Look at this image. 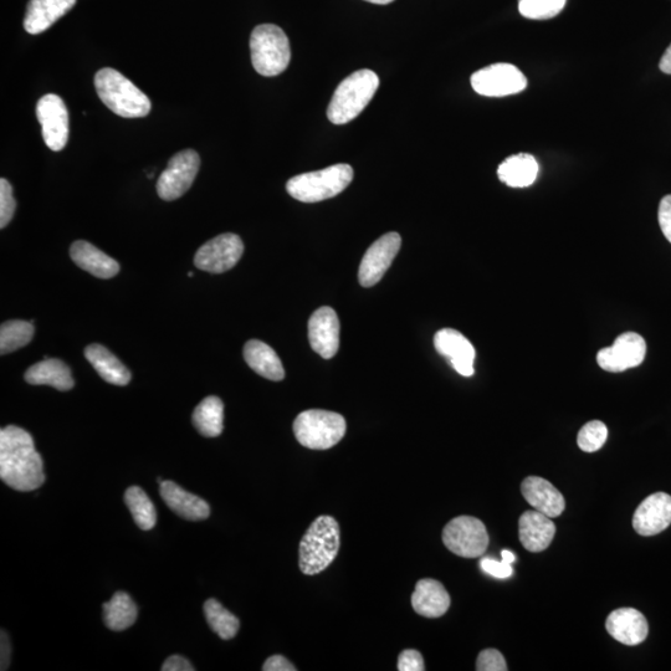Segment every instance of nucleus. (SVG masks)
Instances as JSON below:
<instances>
[{
  "label": "nucleus",
  "mask_w": 671,
  "mask_h": 671,
  "mask_svg": "<svg viewBox=\"0 0 671 671\" xmlns=\"http://www.w3.org/2000/svg\"><path fill=\"white\" fill-rule=\"evenodd\" d=\"M0 479L17 491H34L45 483L42 455L27 430L9 425L0 430Z\"/></svg>",
  "instance_id": "1"
},
{
  "label": "nucleus",
  "mask_w": 671,
  "mask_h": 671,
  "mask_svg": "<svg viewBox=\"0 0 671 671\" xmlns=\"http://www.w3.org/2000/svg\"><path fill=\"white\" fill-rule=\"evenodd\" d=\"M95 87L101 101L115 115L125 119H141L151 112V101L145 92L115 69L97 71Z\"/></svg>",
  "instance_id": "2"
},
{
  "label": "nucleus",
  "mask_w": 671,
  "mask_h": 671,
  "mask_svg": "<svg viewBox=\"0 0 671 671\" xmlns=\"http://www.w3.org/2000/svg\"><path fill=\"white\" fill-rule=\"evenodd\" d=\"M340 550V526L331 516H320L312 522L300 544V570L306 576L324 572L335 561Z\"/></svg>",
  "instance_id": "3"
},
{
  "label": "nucleus",
  "mask_w": 671,
  "mask_h": 671,
  "mask_svg": "<svg viewBox=\"0 0 671 671\" xmlns=\"http://www.w3.org/2000/svg\"><path fill=\"white\" fill-rule=\"evenodd\" d=\"M379 87V78L372 70H358L338 85L327 109V117L335 125L355 120L370 104Z\"/></svg>",
  "instance_id": "4"
},
{
  "label": "nucleus",
  "mask_w": 671,
  "mask_h": 671,
  "mask_svg": "<svg viewBox=\"0 0 671 671\" xmlns=\"http://www.w3.org/2000/svg\"><path fill=\"white\" fill-rule=\"evenodd\" d=\"M353 168L346 163L321 169V171L302 173L290 179L286 191L296 201L317 203L334 198L350 186Z\"/></svg>",
  "instance_id": "5"
},
{
  "label": "nucleus",
  "mask_w": 671,
  "mask_h": 671,
  "mask_svg": "<svg viewBox=\"0 0 671 671\" xmlns=\"http://www.w3.org/2000/svg\"><path fill=\"white\" fill-rule=\"evenodd\" d=\"M250 51L256 73L266 78L284 73L290 64L289 38L278 25H258L250 37Z\"/></svg>",
  "instance_id": "6"
},
{
  "label": "nucleus",
  "mask_w": 671,
  "mask_h": 671,
  "mask_svg": "<svg viewBox=\"0 0 671 671\" xmlns=\"http://www.w3.org/2000/svg\"><path fill=\"white\" fill-rule=\"evenodd\" d=\"M346 429V420L341 414L321 409L302 412L294 422L297 442L312 450L335 447L345 437Z\"/></svg>",
  "instance_id": "7"
},
{
  "label": "nucleus",
  "mask_w": 671,
  "mask_h": 671,
  "mask_svg": "<svg viewBox=\"0 0 671 671\" xmlns=\"http://www.w3.org/2000/svg\"><path fill=\"white\" fill-rule=\"evenodd\" d=\"M443 542L449 551L464 558L484 555L489 546V534L479 519L473 516L455 517L443 530Z\"/></svg>",
  "instance_id": "8"
},
{
  "label": "nucleus",
  "mask_w": 671,
  "mask_h": 671,
  "mask_svg": "<svg viewBox=\"0 0 671 671\" xmlns=\"http://www.w3.org/2000/svg\"><path fill=\"white\" fill-rule=\"evenodd\" d=\"M199 167H201V158L196 151L178 152L169 160L167 168L158 178V196L167 202L181 198L192 187Z\"/></svg>",
  "instance_id": "9"
},
{
  "label": "nucleus",
  "mask_w": 671,
  "mask_h": 671,
  "mask_svg": "<svg viewBox=\"0 0 671 671\" xmlns=\"http://www.w3.org/2000/svg\"><path fill=\"white\" fill-rule=\"evenodd\" d=\"M475 92L486 97H505L520 94L527 87L524 73L515 65L499 63L486 66L471 75Z\"/></svg>",
  "instance_id": "10"
},
{
  "label": "nucleus",
  "mask_w": 671,
  "mask_h": 671,
  "mask_svg": "<svg viewBox=\"0 0 671 671\" xmlns=\"http://www.w3.org/2000/svg\"><path fill=\"white\" fill-rule=\"evenodd\" d=\"M243 253V240L237 234H222L198 249L194 264L207 273L222 274L233 269Z\"/></svg>",
  "instance_id": "11"
},
{
  "label": "nucleus",
  "mask_w": 671,
  "mask_h": 671,
  "mask_svg": "<svg viewBox=\"0 0 671 671\" xmlns=\"http://www.w3.org/2000/svg\"><path fill=\"white\" fill-rule=\"evenodd\" d=\"M37 117L45 145L54 152L64 150L69 140V112L64 100L55 94L43 96L37 105Z\"/></svg>",
  "instance_id": "12"
},
{
  "label": "nucleus",
  "mask_w": 671,
  "mask_h": 671,
  "mask_svg": "<svg viewBox=\"0 0 671 671\" xmlns=\"http://www.w3.org/2000/svg\"><path fill=\"white\" fill-rule=\"evenodd\" d=\"M647 355V342L635 332H626L611 347L598 352L597 362L602 370L619 373L642 365Z\"/></svg>",
  "instance_id": "13"
},
{
  "label": "nucleus",
  "mask_w": 671,
  "mask_h": 671,
  "mask_svg": "<svg viewBox=\"0 0 671 671\" xmlns=\"http://www.w3.org/2000/svg\"><path fill=\"white\" fill-rule=\"evenodd\" d=\"M402 238L398 233L384 234L367 250L361 261L358 280L365 288H371L382 280L389 266L401 249Z\"/></svg>",
  "instance_id": "14"
},
{
  "label": "nucleus",
  "mask_w": 671,
  "mask_h": 671,
  "mask_svg": "<svg viewBox=\"0 0 671 671\" xmlns=\"http://www.w3.org/2000/svg\"><path fill=\"white\" fill-rule=\"evenodd\" d=\"M309 341L312 350L325 360L336 356L340 347V321L331 307H321L309 321Z\"/></svg>",
  "instance_id": "15"
},
{
  "label": "nucleus",
  "mask_w": 671,
  "mask_h": 671,
  "mask_svg": "<svg viewBox=\"0 0 671 671\" xmlns=\"http://www.w3.org/2000/svg\"><path fill=\"white\" fill-rule=\"evenodd\" d=\"M435 350L448 358L455 371L464 377H471L475 373V348L471 342L459 331L443 329L434 336Z\"/></svg>",
  "instance_id": "16"
},
{
  "label": "nucleus",
  "mask_w": 671,
  "mask_h": 671,
  "mask_svg": "<svg viewBox=\"0 0 671 671\" xmlns=\"http://www.w3.org/2000/svg\"><path fill=\"white\" fill-rule=\"evenodd\" d=\"M671 524V496L657 493L648 496L634 512L633 527L640 536H654Z\"/></svg>",
  "instance_id": "17"
},
{
  "label": "nucleus",
  "mask_w": 671,
  "mask_h": 671,
  "mask_svg": "<svg viewBox=\"0 0 671 671\" xmlns=\"http://www.w3.org/2000/svg\"><path fill=\"white\" fill-rule=\"evenodd\" d=\"M606 628L614 639L628 647L643 643L649 633L647 619L634 608H621L609 614Z\"/></svg>",
  "instance_id": "18"
},
{
  "label": "nucleus",
  "mask_w": 671,
  "mask_h": 671,
  "mask_svg": "<svg viewBox=\"0 0 671 671\" xmlns=\"http://www.w3.org/2000/svg\"><path fill=\"white\" fill-rule=\"evenodd\" d=\"M522 495L536 511L548 517H558L565 511L566 501L563 495L540 476H529L521 485Z\"/></svg>",
  "instance_id": "19"
},
{
  "label": "nucleus",
  "mask_w": 671,
  "mask_h": 671,
  "mask_svg": "<svg viewBox=\"0 0 671 671\" xmlns=\"http://www.w3.org/2000/svg\"><path fill=\"white\" fill-rule=\"evenodd\" d=\"M76 0H29L24 18L25 32L38 35L48 30L75 7Z\"/></svg>",
  "instance_id": "20"
},
{
  "label": "nucleus",
  "mask_w": 671,
  "mask_h": 671,
  "mask_svg": "<svg viewBox=\"0 0 671 671\" xmlns=\"http://www.w3.org/2000/svg\"><path fill=\"white\" fill-rule=\"evenodd\" d=\"M556 535V526L551 517L539 511H526L519 521V536L522 546L530 552H542L550 547Z\"/></svg>",
  "instance_id": "21"
},
{
  "label": "nucleus",
  "mask_w": 671,
  "mask_h": 671,
  "mask_svg": "<svg viewBox=\"0 0 671 671\" xmlns=\"http://www.w3.org/2000/svg\"><path fill=\"white\" fill-rule=\"evenodd\" d=\"M160 493L169 509L184 520L201 521L208 519L210 515L207 501L188 493L173 481H162Z\"/></svg>",
  "instance_id": "22"
},
{
  "label": "nucleus",
  "mask_w": 671,
  "mask_h": 671,
  "mask_svg": "<svg viewBox=\"0 0 671 671\" xmlns=\"http://www.w3.org/2000/svg\"><path fill=\"white\" fill-rule=\"evenodd\" d=\"M70 256L79 268L96 278L111 279L119 274V263L85 240H78L71 245Z\"/></svg>",
  "instance_id": "23"
},
{
  "label": "nucleus",
  "mask_w": 671,
  "mask_h": 671,
  "mask_svg": "<svg viewBox=\"0 0 671 671\" xmlns=\"http://www.w3.org/2000/svg\"><path fill=\"white\" fill-rule=\"evenodd\" d=\"M412 606L419 616L443 617L450 607V596L442 583L424 578L417 583L416 591L412 594Z\"/></svg>",
  "instance_id": "24"
},
{
  "label": "nucleus",
  "mask_w": 671,
  "mask_h": 671,
  "mask_svg": "<svg viewBox=\"0 0 671 671\" xmlns=\"http://www.w3.org/2000/svg\"><path fill=\"white\" fill-rule=\"evenodd\" d=\"M24 378L34 386H50L63 392L70 391L75 384L70 368L63 361L48 357L30 367Z\"/></svg>",
  "instance_id": "25"
},
{
  "label": "nucleus",
  "mask_w": 671,
  "mask_h": 671,
  "mask_svg": "<svg viewBox=\"0 0 671 671\" xmlns=\"http://www.w3.org/2000/svg\"><path fill=\"white\" fill-rule=\"evenodd\" d=\"M244 358L248 366L259 376L270 381H283L285 370L276 352L266 343L252 340L244 347Z\"/></svg>",
  "instance_id": "26"
},
{
  "label": "nucleus",
  "mask_w": 671,
  "mask_h": 671,
  "mask_svg": "<svg viewBox=\"0 0 671 671\" xmlns=\"http://www.w3.org/2000/svg\"><path fill=\"white\" fill-rule=\"evenodd\" d=\"M85 357L107 383L115 384V386H127L130 383V371L106 347L97 345V343L87 346Z\"/></svg>",
  "instance_id": "27"
},
{
  "label": "nucleus",
  "mask_w": 671,
  "mask_h": 671,
  "mask_svg": "<svg viewBox=\"0 0 671 671\" xmlns=\"http://www.w3.org/2000/svg\"><path fill=\"white\" fill-rule=\"evenodd\" d=\"M498 176L501 182L511 188L530 187L539 176V163L529 153H519L501 163Z\"/></svg>",
  "instance_id": "28"
},
{
  "label": "nucleus",
  "mask_w": 671,
  "mask_h": 671,
  "mask_svg": "<svg viewBox=\"0 0 671 671\" xmlns=\"http://www.w3.org/2000/svg\"><path fill=\"white\" fill-rule=\"evenodd\" d=\"M193 424L207 438L219 437L224 429V404L218 397L203 399L193 412Z\"/></svg>",
  "instance_id": "29"
},
{
  "label": "nucleus",
  "mask_w": 671,
  "mask_h": 671,
  "mask_svg": "<svg viewBox=\"0 0 671 671\" xmlns=\"http://www.w3.org/2000/svg\"><path fill=\"white\" fill-rule=\"evenodd\" d=\"M137 606L125 592H117L104 604V622L107 628L121 632L137 621Z\"/></svg>",
  "instance_id": "30"
},
{
  "label": "nucleus",
  "mask_w": 671,
  "mask_h": 671,
  "mask_svg": "<svg viewBox=\"0 0 671 671\" xmlns=\"http://www.w3.org/2000/svg\"><path fill=\"white\" fill-rule=\"evenodd\" d=\"M125 501L130 509L133 520L140 529L148 531L156 526L157 512L148 495L138 486H131L126 491Z\"/></svg>",
  "instance_id": "31"
},
{
  "label": "nucleus",
  "mask_w": 671,
  "mask_h": 671,
  "mask_svg": "<svg viewBox=\"0 0 671 671\" xmlns=\"http://www.w3.org/2000/svg\"><path fill=\"white\" fill-rule=\"evenodd\" d=\"M34 321L13 320L0 327V353L8 355L28 345L34 337Z\"/></svg>",
  "instance_id": "32"
},
{
  "label": "nucleus",
  "mask_w": 671,
  "mask_h": 671,
  "mask_svg": "<svg viewBox=\"0 0 671 671\" xmlns=\"http://www.w3.org/2000/svg\"><path fill=\"white\" fill-rule=\"evenodd\" d=\"M209 627L224 640L233 639L237 635L240 623L239 619L225 609L217 599H208L204 604Z\"/></svg>",
  "instance_id": "33"
},
{
  "label": "nucleus",
  "mask_w": 671,
  "mask_h": 671,
  "mask_svg": "<svg viewBox=\"0 0 671 671\" xmlns=\"http://www.w3.org/2000/svg\"><path fill=\"white\" fill-rule=\"evenodd\" d=\"M567 0H520L519 12L531 20H548L557 17L566 7Z\"/></svg>",
  "instance_id": "34"
},
{
  "label": "nucleus",
  "mask_w": 671,
  "mask_h": 671,
  "mask_svg": "<svg viewBox=\"0 0 671 671\" xmlns=\"http://www.w3.org/2000/svg\"><path fill=\"white\" fill-rule=\"evenodd\" d=\"M607 438V425L601 420H592V422L583 425L580 433H578L577 443L583 452L594 453L606 444Z\"/></svg>",
  "instance_id": "35"
},
{
  "label": "nucleus",
  "mask_w": 671,
  "mask_h": 671,
  "mask_svg": "<svg viewBox=\"0 0 671 671\" xmlns=\"http://www.w3.org/2000/svg\"><path fill=\"white\" fill-rule=\"evenodd\" d=\"M17 202L13 196L12 184L7 179H0V228L4 229L13 219Z\"/></svg>",
  "instance_id": "36"
},
{
  "label": "nucleus",
  "mask_w": 671,
  "mask_h": 671,
  "mask_svg": "<svg viewBox=\"0 0 671 671\" xmlns=\"http://www.w3.org/2000/svg\"><path fill=\"white\" fill-rule=\"evenodd\" d=\"M478 671H507L504 655L496 649H485L476 662Z\"/></svg>",
  "instance_id": "37"
},
{
  "label": "nucleus",
  "mask_w": 671,
  "mask_h": 671,
  "mask_svg": "<svg viewBox=\"0 0 671 671\" xmlns=\"http://www.w3.org/2000/svg\"><path fill=\"white\" fill-rule=\"evenodd\" d=\"M480 567L481 570H483L485 573H488V575L495 578H501V580H504V578H510L512 575H514V570H512L511 563H507L504 560L496 561L494 558L485 557L480 561Z\"/></svg>",
  "instance_id": "38"
},
{
  "label": "nucleus",
  "mask_w": 671,
  "mask_h": 671,
  "mask_svg": "<svg viewBox=\"0 0 671 671\" xmlns=\"http://www.w3.org/2000/svg\"><path fill=\"white\" fill-rule=\"evenodd\" d=\"M399 671H423L425 670L424 659L418 650L407 649L399 655Z\"/></svg>",
  "instance_id": "39"
},
{
  "label": "nucleus",
  "mask_w": 671,
  "mask_h": 671,
  "mask_svg": "<svg viewBox=\"0 0 671 671\" xmlns=\"http://www.w3.org/2000/svg\"><path fill=\"white\" fill-rule=\"evenodd\" d=\"M658 219L664 237L671 243V194L665 196L660 202Z\"/></svg>",
  "instance_id": "40"
},
{
  "label": "nucleus",
  "mask_w": 671,
  "mask_h": 671,
  "mask_svg": "<svg viewBox=\"0 0 671 671\" xmlns=\"http://www.w3.org/2000/svg\"><path fill=\"white\" fill-rule=\"evenodd\" d=\"M264 671H296L297 668L293 663H290L288 659L283 657V655H273L264 663Z\"/></svg>",
  "instance_id": "41"
},
{
  "label": "nucleus",
  "mask_w": 671,
  "mask_h": 671,
  "mask_svg": "<svg viewBox=\"0 0 671 671\" xmlns=\"http://www.w3.org/2000/svg\"><path fill=\"white\" fill-rule=\"evenodd\" d=\"M163 671H193L194 667L181 655H172L162 665Z\"/></svg>",
  "instance_id": "42"
},
{
  "label": "nucleus",
  "mask_w": 671,
  "mask_h": 671,
  "mask_svg": "<svg viewBox=\"0 0 671 671\" xmlns=\"http://www.w3.org/2000/svg\"><path fill=\"white\" fill-rule=\"evenodd\" d=\"M2 654H0V657H2V669L8 670L9 664H10V655H12V647H10V640L8 637V634L2 630Z\"/></svg>",
  "instance_id": "43"
},
{
  "label": "nucleus",
  "mask_w": 671,
  "mask_h": 671,
  "mask_svg": "<svg viewBox=\"0 0 671 671\" xmlns=\"http://www.w3.org/2000/svg\"><path fill=\"white\" fill-rule=\"evenodd\" d=\"M659 68L664 74L671 75V44L667 51H665L662 60H660Z\"/></svg>",
  "instance_id": "44"
},
{
  "label": "nucleus",
  "mask_w": 671,
  "mask_h": 671,
  "mask_svg": "<svg viewBox=\"0 0 671 671\" xmlns=\"http://www.w3.org/2000/svg\"><path fill=\"white\" fill-rule=\"evenodd\" d=\"M501 557H503V560L507 563H511V565L516 561V556L509 550H504L501 552Z\"/></svg>",
  "instance_id": "45"
},
{
  "label": "nucleus",
  "mask_w": 671,
  "mask_h": 671,
  "mask_svg": "<svg viewBox=\"0 0 671 671\" xmlns=\"http://www.w3.org/2000/svg\"><path fill=\"white\" fill-rule=\"evenodd\" d=\"M366 2L378 5H387L394 2V0H366Z\"/></svg>",
  "instance_id": "46"
}]
</instances>
